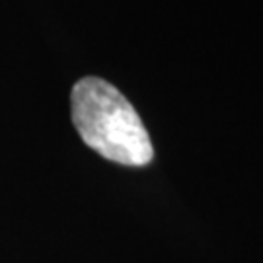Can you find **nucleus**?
Here are the masks:
<instances>
[{
	"mask_svg": "<svg viewBox=\"0 0 263 263\" xmlns=\"http://www.w3.org/2000/svg\"><path fill=\"white\" fill-rule=\"evenodd\" d=\"M70 111L78 135L100 156L123 166H146L154 156L139 113L109 82L96 76L78 80Z\"/></svg>",
	"mask_w": 263,
	"mask_h": 263,
	"instance_id": "f257e3e1",
	"label": "nucleus"
}]
</instances>
